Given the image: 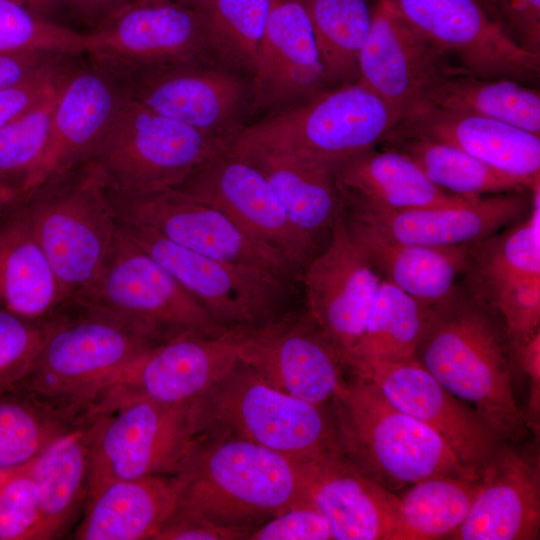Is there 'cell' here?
<instances>
[{
	"mask_svg": "<svg viewBox=\"0 0 540 540\" xmlns=\"http://www.w3.org/2000/svg\"><path fill=\"white\" fill-rule=\"evenodd\" d=\"M465 287L490 307L507 287L540 277V184L531 190V209L515 224L467 245Z\"/></svg>",
	"mask_w": 540,
	"mask_h": 540,
	"instance_id": "obj_35",
	"label": "cell"
},
{
	"mask_svg": "<svg viewBox=\"0 0 540 540\" xmlns=\"http://www.w3.org/2000/svg\"><path fill=\"white\" fill-rule=\"evenodd\" d=\"M342 215L350 239L382 280L429 307L444 301L457 287L467 245L427 247L399 243Z\"/></svg>",
	"mask_w": 540,
	"mask_h": 540,
	"instance_id": "obj_31",
	"label": "cell"
},
{
	"mask_svg": "<svg viewBox=\"0 0 540 540\" xmlns=\"http://www.w3.org/2000/svg\"><path fill=\"white\" fill-rule=\"evenodd\" d=\"M239 364L197 402L202 433L236 436L305 461L342 452L332 413Z\"/></svg>",
	"mask_w": 540,
	"mask_h": 540,
	"instance_id": "obj_6",
	"label": "cell"
},
{
	"mask_svg": "<svg viewBox=\"0 0 540 540\" xmlns=\"http://www.w3.org/2000/svg\"><path fill=\"white\" fill-rule=\"evenodd\" d=\"M94 420L54 442L29 464L40 494L33 540L61 538L86 504Z\"/></svg>",
	"mask_w": 540,
	"mask_h": 540,
	"instance_id": "obj_34",
	"label": "cell"
},
{
	"mask_svg": "<svg viewBox=\"0 0 540 540\" xmlns=\"http://www.w3.org/2000/svg\"><path fill=\"white\" fill-rule=\"evenodd\" d=\"M230 144L205 137L129 96L86 160L108 191L142 196L177 187Z\"/></svg>",
	"mask_w": 540,
	"mask_h": 540,
	"instance_id": "obj_7",
	"label": "cell"
},
{
	"mask_svg": "<svg viewBox=\"0 0 540 540\" xmlns=\"http://www.w3.org/2000/svg\"><path fill=\"white\" fill-rule=\"evenodd\" d=\"M175 475H157L106 483L90 493L77 540H154L179 503Z\"/></svg>",
	"mask_w": 540,
	"mask_h": 540,
	"instance_id": "obj_30",
	"label": "cell"
},
{
	"mask_svg": "<svg viewBox=\"0 0 540 540\" xmlns=\"http://www.w3.org/2000/svg\"><path fill=\"white\" fill-rule=\"evenodd\" d=\"M497 312L459 284L432 307L415 358L451 394L472 407L500 440L526 434L512 388L510 348Z\"/></svg>",
	"mask_w": 540,
	"mask_h": 540,
	"instance_id": "obj_1",
	"label": "cell"
},
{
	"mask_svg": "<svg viewBox=\"0 0 540 540\" xmlns=\"http://www.w3.org/2000/svg\"><path fill=\"white\" fill-rule=\"evenodd\" d=\"M247 537L248 534L243 531L219 525L177 506L154 540H234Z\"/></svg>",
	"mask_w": 540,
	"mask_h": 540,
	"instance_id": "obj_50",
	"label": "cell"
},
{
	"mask_svg": "<svg viewBox=\"0 0 540 540\" xmlns=\"http://www.w3.org/2000/svg\"><path fill=\"white\" fill-rule=\"evenodd\" d=\"M489 14L522 48L540 53V0H481Z\"/></svg>",
	"mask_w": 540,
	"mask_h": 540,
	"instance_id": "obj_48",
	"label": "cell"
},
{
	"mask_svg": "<svg viewBox=\"0 0 540 540\" xmlns=\"http://www.w3.org/2000/svg\"><path fill=\"white\" fill-rule=\"evenodd\" d=\"M28 10L51 22L68 26V0H15ZM72 28V27H71Z\"/></svg>",
	"mask_w": 540,
	"mask_h": 540,
	"instance_id": "obj_54",
	"label": "cell"
},
{
	"mask_svg": "<svg viewBox=\"0 0 540 540\" xmlns=\"http://www.w3.org/2000/svg\"><path fill=\"white\" fill-rule=\"evenodd\" d=\"M175 476L179 508L248 536L305 499L300 461L228 434L203 433Z\"/></svg>",
	"mask_w": 540,
	"mask_h": 540,
	"instance_id": "obj_2",
	"label": "cell"
},
{
	"mask_svg": "<svg viewBox=\"0 0 540 540\" xmlns=\"http://www.w3.org/2000/svg\"><path fill=\"white\" fill-rule=\"evenodd\" d=\"M154 345L107 315L66 306L46 320L40 352L20 384L94 405L103 387Z\"/></svg>",
	"mask_w": 540,
	"mask_h": 540,
	"instance_id": "obj_10",
	"label": "cell"
},
{
	"mask_svg": "<svg viewBox=\"0 0 540 540\" xmlns=\"http://www.w3.org/2000/svg\"><path fill=\"white\" fill-rule=\"evenodd\" d=\"M447 58L387 1L377 0L358 57V81L390 105L402 120L433 84L453 69L447 65Z\"/></svg>",
	"mask_w": 540,
	"mask_h": 540,
	"instance_id": "obj_22",
	"label": "cell"
},
{
	"mask_svg": "<svg viewBox=\"0 0 540 540\" xmlns=\"http://www.w3.org/2000/svg\"><path fill=\"white\" fill-rule=\"evenodd\" d=\"M396 127L456 147L484 163L540 183V135L481 116L417 108Z\"/></svg>",
	"mask_w": 540,
	"mask_h": 540,
	"instance_id": "obj_28",
	"label": "cell"
},
{
	"mask_svg": "<svg viewBox=\"0 0 540 540\" xmlns=\"http://www.w3.org/2000/svg\"><path fill=\"white\" fill-rule=\"evenodd\" d=\"M330 406L343 454L388 490L440 475L479 476L438 433L392 405L366 378L345 380Z\"/></svg>",
	"mask_w": 540,
	"mask_h": 540,
	"instance_id": "obj_4",
	"label": "cell"
},
{
	"mask_svg": "<svg viewBox=\"0 0 540 540\" xmlns=\"http://www.w3.org/2000/svg\"><path fill=\"white\" fill-rule=\"evenodd\" d=\"M330 88L302 0H271L250 84L252 106L273 113Z\"/></svg>",
	"mask_w": 540,
	"mask_h": 540,
	"instance_id": "obj_23",
	"label": "cell"
},
{
	"mask_svg": "<svg viewBox=\"0 0 540 540\" xmlns=\"http://www.w3.org/2000/svg\"><path fill=\"white\" fill-rule=\"evenodd\" d=\"M59 82L45 99L0 130V185L10 191L18 203L32 189L40 170Z\"/></svg>",
	"mask_w": 540,
	"mask_h": 540,
	"instance_id": "obj_42",
	"label": "cell"
},
{
	"mask_svg": "<svg viewBox=\"0 0 540 540\" xmlns=\"http://www.w3.org/2000/svg\"><path fill=\"white\" fill-rule=\"evenodd\" d=\"M173 189L221 210L249 235L281 254L299 279L314 256L263 174L229 146Z\"/></svg>",
	"mask_w": 540,
	"mask_h": 540,
	"instance_id": "obj_18",
	"label": "cell"
},
{
	"mask_svg": "<svg viewBox=\"0 0 540 540\" xmlns=\"http://www.w3.org/2000/svg\"><path fill=\"white\" fill-rule=\"evenodd\" d=\"M117 225L226 332L244 333L289 311L295 286L255 269L203 256L138 223L117 219Z\"/></svg>",
	"mask_w": 540,
	"mask_h": 540,
	"instance_id": "obj_11",
	"label": "cell"
},
{
	"mask_svg": "<svg viewBox=\"0 0 540 540\" xmlns=\"http://www.w3.org/2000/svg\"><path fill=\"white\" fill-rule=\"evenodd\" d=\"M88 33L51 22L15 0H0V52L86 54Z\"/></svg>",
	"mask_w": 540,
	"mask_h": 540,
	"instance_id": "obj_43",
	"label": "cell"
},
{
	"mask_svg": "<svg viewBox=\"0 0 540 540\" xmlns=\"http://www.w3.org/2000/svg\"><path fill=\"white\" fill-rule=\"evenodd\" d=\"M530 209L531 190L403 211H365L342 205L344 216L390 240L427 247L462 246L480 241L522 220Z\"/></svg>",
	"mask_w": 540,
	"mask_h": 540,
	"instance_id": "obj_24",
	"label": "cell"
},
{
	"mask_svg": "<svg viewBox=\"0 0 540 540\" xmlns=\"http://www.w3.org/2000/svg\"><path fill=\"white\" fill-rule=\"evenodd\" d=\"M106 193L118 220L148 227L203 256L264 272L295 287L299 283L298 273L281 254L213 206L175 189L142 196Z\"/></svg>",
	"mask_w": 540,
	"mask_h": 540,
	"instance_id": "obj_12",
	"label": "cell"
},
{
	"mask_svg": "<svg viewBox=\"0 0 540 540\" xmlns=\"http://www.w3.org/2000/svg\"><path fill=\"white\" fill-rule=\"evenodd\" d=\"M98 416L86 401L19 384L0 393V472L25 467L54 442Z\"/></svg>",
	"mask_w": 540,
	"mask_h": 540,
	"instance_id": "obj_32",
	"label": "cell"
},
{
	"mask_svg": "<svg viewBox=\"0 0 540 540\" xmlns=\"http://www.w3.org/2000/svg\"><path fill=\"white\" fill-rule=\"evenodd\" d=\"M460 69L528 84L539 76L540 53L516 44L481 0H385Z\"/></svg>",
	"mask_w": 540,
	"mask_h": 540,
	"instance_id": "obj_15",
	"label": "cell"
},
{
	"mask_svg": "<svg viewBox=\"0 0 540 540\" xmlns=\"http://www.w3.org/2000/svg\"><path fill=\"white\" fill-rule=\"evenodd\" d=\"M69 55L37 51L0 52V89L52 67Z\"/></svg>",
	"mask_w": 540,
	"mask_h": 540,
	"instance_id": "obj_52",
	"label": "cell"
},
{
	"mask_svg": "<svg viewBox=\"0 0 540 540\" xmlns=\"http://www.w3.org/2000/svg\"><path fill=\"white\" fill-rule=\"evenodd\" d=\"M480 487L479 476L440 475L416 482L399 496L394 540L449 538L464 522Z\"/></svg>",
	"mask_w": 540,
	"mask_h": 540,
	"instance_id": "obj_38",
	"label": "cell"
},
{
	"mask_svg": "<svg viewBox=\"0 0 540 540\" xmlns=\"http://www.w3.org/2000/svg\"><path fill=\"white\" fill-rule=\"evenodd\" d=\"M382 143L405 153L436 186L455 195L475 198L534 187L456 147L396 126Z\"/></svg>",
	"mask_w": 540,
	"mask_h": 540,
	"instance_id": "obj_37",
	"label": "cell"
},
{
	"mask_svg": "<svg viewBox=\"0 0 540 540\" xmlns=\"http://www.w3.org/2000/svg\"><path fill=\"white\" fill-rule=\"evenodd\" d=\"M491 307L502 319L509 348L540 331V277L504 289Z\"/></svg>",
	"mask_w": 540,
	"mask_h": 540,
	"instance_id": "obj_46",
	"label": "cell"
},
{
	"mask_svg": "<svg viewBox=\"0 0 540 540\" xmlns=\"http://www.w3.org/2000/svg\"><path fill=\"white\" fill-rule=\"evenodd\" d=\"M482 2V1H481Z\"/></svg>",
	"mask_w": 540,
	"mask_h": 540,
	"instance_id": "obj_58",
	"label": "cell"
},
{
	"mask_svg": "<svg viewBox=\"0 0 540 540\" xmlns=\"http://www.w3.org/2000/svg\"><path fill=\"white\" fill-rule=\"evenodd\" d=\"M400 115L361 82L328 88L244 126L231 142L339 167L383 141Z\"/></svg>",
	"mask_w": 540,
	"mask_h": 540,
	"instance_id": "obj_5",
	"label": "cell"
},
{
	"mask_svg": "<svg viewBox=\"0 0 540 540\" xmlns=\"http://www.w3.org/2000/svg\"><path fill=\"white\" fill-rule=\"evenodd\" d=\"M29 464L16 470L0 486V540L34 538L40 517V494Z\"/></svg>",
	"mask_w": 540,
	"mask_h": 540,
	"instance_id": "obj_45",
	"label": "cell"
},
{
	"mask_svg": "<svg viewBox=\"0 0 540 540\" xmlns=\"http://www.w3.org/2000/svg\"><path fill=\"white\" fill-rule=\"evenodd\" d=\"M170 0H135L134 3H159V2H166Z\"/></svg>",
	"mask_w": 540,
	"mask_h": 540,
	"instance_id": "obj_57",
	"label": "cell"
},
{
	"mask_svg": "<svg viewBox=\"0 0 540 540\" xmlns=\"http://www.w3.org/2000/svg\"><path fill=\"white\" fill-rule=\"evenodd\" d=\"M201 436L197 403L133 399L99 413L92 426L88 495L117 480L177 474Z\"/></svg>",
	"mask_w": 540,
	"mask_h": 540,
	"instance_id": "obj_9",
	"label": "cell"
},
{
	"mask_svg": "<svg viewBox=\"0 0 540 540\" xmlns=\"http://www.w3.org/2000/svg\"><path fill=\"white\" fill-rule=\"evenodd\" d=\"M73 55L16 84L0 89V130L40 103L58 85L64 66Z\"/></svg>",
	"mask_w": 540,
	"mask_h": 540,
	"instance_id": "obj_49",
	"label": "cell"
},
{
	"mask_svg": "<svg viewBox=\"0 0 540 540\" xmlns=\"http://www.w3.org/2000/svg\"><path fill=\"white\" fill-rule=\"evenodd\" d=\"M303 494L326 518L335 540H394L399 496L343 452L300 461Z\"/></svg>",
	"mask_w": 540,
	"mask_h": 540,
	"instance_id": "obj_25",
	"label": "cell"
},
{
	"mask_svg": "<svg viewBox=\"0 0 540 540\" xmlns=\"http://www.w3.org/2000/svg\"><path fill=\"white\" fill-rule=\"evenodd\" d=\"M15 208L48 257L65 306L75 304L97 280L117 231L98 170L84 160L45 179Z\"/></svg>",
	"mask_w": 540,
	"mask_h": 540,
	"instance_id": "obj_3",
	"label": "cell"
},
{
	"mask_svg": "<svg viewBox=\"0 0 540 540\" xmlns=\"http://www.w3.org/2000/svg\"><path fill=\"white\" fill-rule=\"evenodd\" d=\"M510 354L528 379V400L524 419L535 435L540 430V331L511 347Z\"/></svg>",
	"mask_w": 540,
	"mask_h": 540,
	"instance_id": "obj_51",
	"label": "cell"
},
{
	"mask_svg": "<svg viewBox=\"0 0 540 540\" xmlns=\"http://www.w3.org/2000/svg\"><path fill=\"white\" fill-rule=\"evenodd\" d=\"M239 362L237 334L178 336L147 349L103 387L94 405L102 413L133 399L196 404Z\"/></svg>",
	"mask_w": 540,
	"mask_h": 540,
	"instance_id": "obj_14",
	"label": "cell"
},
{
	"mask_svg": "<svg viewBox=\"0 0 540 540\" xmlns=\"http://www.w3.org/2000/svg\"><path fill=\"white\" fill-rule=\"evenodd\" d=\"M72 305L107 315L155 345L183 335L229 334L118 225L97 280Z\"/></svg>",
	"mask_w": 540,
	"mask_h": 540,
	"instance_id": "obj_8",
	"label": "cell"
},
{
	"mask_svg": "<svg viewBox=\"0 0 540 540\" xmlns=\"http://www.w3.org/2000/svg\"><path fill=\"white\" fill-rule=\"evenodd\" d=\"M242 364L271 386L327 407L345 382L339 355L304 312L237 334Z\"/></svg>",
	"mask_w": 540,
	"mask_h": 540,
	"instance_id": "obj_17",
	"label": "cell"
},
{
	"mask_svg": "<svg viewBox=\"0 0 540 540\" xmlns=\"http://www.w3.org/2000/svg\"><path fill=\"white\" fill-rule=\"evenodd\" d=\"M229 149L263 174L315 255L327 242L342 209L334 181L338 167L262 148L230 144Z\"/></svg>",
	"mask_w": 540,
	"mask_h": 540,
	"instance_id": "obj_29",
	"label": "cell"
},
{
	"mask_svg": "<svg viewBox=\"0 0 540 540\" xmlns=\"http://www.w3.org/2000/svg\"><path fill=\"white\" fill-rule=\"evenodd\" d=\"M129 94L120 78L86 54L66 63L43 161L32 189L86 160Z\"/></svg>",
	"mask_w": 540,
	"mask_h": 540,
	"instance_id": "obj_21",
	"label": "cell"
},
{
	"mask_svg": "<svg viewBox=\"0 0 540 540\" xmlns=\"http://www.w3.org/2000/svg\"><path fill=\"white\" fill-rule=\"evenodd\" d=\"M111 71L130 97L205 137L232 142L244 127L250 85L237 72L213 65L212 60Z\"/></svg>",
	"mask_w": 540,
	"mask_h": 540,
	"instance_id": "obj_13",
	"label": "cell"
},
{
	"mask_svg": "<svg viewBox=\"0 0 540 540\" xmlns=\"http://www.w3.org/2000/svg\"><path fill=\"white\" fill-rule=\"evenodd\" d=\"M329 86L358 81V57L372 22L367 0H302Z\"/></svg>",
	"mask_w": 540,
	"mask_h": 540,
	"instance_id": "obj_40",
	"label": "cell"
},
{
	"mask_svg": "<svg viewBox=\"0 0 540 540\" xmlns=\"http://www.w3.org/2000/svg\"><path fill=\"white\" fill-rule=\"evenodd\" d=\"M135 0H68L69 20L91 32Z\"/></svg>",
	"mask_w": 540,
	"mask_h": 540,
	"instance_id": "obj_53",
	"label": "cell"
},
{
	"mask_svg": "<svg viewBox=\"0 0 540 540\" xmlns=\"http://www.w3.org/2000/svg\"><path fill=\"white\" fill-rule=\"evenodd\" d=\"M172 1H174V2H176L178 4H181V5H185V6L194 8L195 6H197L203 0H172Z\"/></svg>",
	"mask_w": 540,
	"mask_h": 540,
	"instance_id": "obj_56",
	"label": "cell"
},
{
	"mask_svg": "<svg viewBox=\"0 0 540 540\" xmlns=\"http://www.w3.org/2000/svg\"><path fill=\"white\" fill-rule=\"evenodd\" d=\"M46 334V320L31 321L0 308V393L30 373Z\"/></svg>",
	"mask_w": 540,
	"mask_h": 540,
	"instance_id": "obj_44",
	"label": "cell"
},
{
	"mask_svg": "<svg viewBox=\"0 0 540 540\" xmlns=\"http://www.w3.org/2000/svg\"><path fill=\"white\" fill-rule=\"evenodd\" d=\"M353 375L372 381L392 405L438 433L475 474L500 445V438L478 413L445 389L415 357L370 362Z\"/></svg>",
	"mask_w": 540,
	"mask_h": 540,
	"instance_id": "obj_20",
	"label": "cell"
},
{
	"mask_svg": "<svg viewBox=\"0 0 540 540\" xmlns=\"http://www.w3.org/2000/svg\"><path fill=\"white\" fill-rule=\"evenodd\" d=\"M422 107L490 118L540 135L539 90L510 78L478 76L453 68L413 110Z\"/></svg>",
	"mask_w": 540,
	"mask_h": 540,
	"instance_id": "obj_36",
	"label": "cell"
},
{
	"mask_svg": "<svg viewBox=\"0 0 540 540\" xmlns=\"http://www.w3.org/2000/svg\"><path fill=\"white\" fill-rule=\"evenodd\" d=\"M88 35L86 55L111 70L212 60L198 11L172 0L133 3Z\"/></svg>",
	"mask_w": 540,
	"mask_h": 540,
	"instance_id": "obj_19",
	"label": "cell"
},
{
	"mask_svg": "<svg viewBox=\"0 0 540 540\" xmlns=\"http://www.w3.org/2000/svg\"><path fill=\"white\" fill-rule=\"evenodd\" d=\"M431 311L432 307L381 279L363 337L348 368L353 373L370 362L415 357Z\"/></svg>",
	"mask_w": 540,
	"mask_h": 540,
	"instance_id": "obj_39",
	"label": "cell"
},
{
	"mask_svg": "<svg viewBox=\"0 0 540 540\" xmlns=\"http://www.w3.org/2000/svg\"><path fill=\"white\" fill-rule=\"evenodd\" d=\"M380 282L350 239L341 209L327 242L304 267L299 283L306 312L347 368L363 337Z\"/></svg>",
	"mask_w": 540,
	"mask_h": 540,
	"instance_id": "obj_16",
	"label": "cell"
},
{
	"mask_svg": "<svg viewBox=\"0 0 540 540\" xmlns=\"http://www.w3.org/2000/svg\"><path fill=\"white\" fill-rule=\"evenodd\" d=\"M17 204V198L10 191L0 185V217H4L11 212Z\"/></svg>",
	"mask_w": 540,
	"mask_h": 540,
	"instance_id": "obj_55",
	"label": "cell"
},
{
	"mask_svg": "<svg viewBox=\"0 0 540 540\" xmlns=\"http://www.w3.org/2000/svg\"><path fill=\"white\" fill-rule=\"evenodd\" d=\"M271 0H203L198 11L211 59L252 76Z\"/></svg>",
	"mask_w": 540,
	"mask_h": 540,
	"instance_id": "obj_41",
	"label": "cell"
},
{
	"mask_svg": "<svg viewBox=\"0 0 540 540\" xmlns=\"http://www.w3.org/2000/svg\"><path fill=\"white\" fill-rule=\"evenodd\" d=\"M334 181L343 207L356 210L403 211L455 204L468 198L442 190L409 156L385 145L342 163Z\"/></svg>",
	"mask_w": 540,
	"mask_h": 540,
	"instance_id": "obj_27",
	"label": "cell"
},
{
	"mask_svg": "<svg viewBox=\"0 0 540 540\" xmlns=\"http://www.w3.org/2000/svg\"><path fill=\"white\" fill-rule=\"evenodd\" d=\"M480 487L454 540H535L540 531L539 454L499 445L479 473Z\"/></svg>",
	"mask_w": 540,
	"mask_h": 540,
	"instance_id": "obj_26",
	"label": "cell"
},
{
	"mask_svg": "<svg viewBox=\"0 0 540 540\" xmlns=\"http://www.w3.org/2000/svg\"><path fill=\"white\" fill-rule=\"evenodd\" d=\"M0 305L31 321L65 306L55 271L16 208L0 223Z\"/></svg>",
	"mask_w": 540,
	"mask_h": 540,
	"instance_id": "obj_33",
	"label": "cell"
},
{
	"mask_svg": "<svg viewBox=\"0 0 540 540\" xmlns=\"http://www.w3.org/2000/svg\"><path fill=\"white\" fill-rule=\"evenodd\" d=\"M248 540H331L330 526L308 499L287 508L256 527Z\"/></svg>",
	"mask_w": 540,
	"mask_h": 540,
	"instance_id": "obj_47",
	"label": "cell"
}]
</instances>
